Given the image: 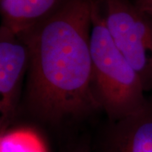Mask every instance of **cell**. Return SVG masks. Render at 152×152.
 <instances>
[{"label":"cell","mask_w":152,"mask_h":152,"mask_svg":"<svg viewBox=\"0 0 152 152\" xmlns=\"http://www.w3.org/2000/svg\"><path fill=\"white\" fill-rule=\"evenodd\" d=\"M90 2L93 89L100 108L113 122L140 111L148 101L140 76L110 34L105 18L104 0Z\"/></svg>","instance_id":"7a4b0ae2"},{"label":"cell","mask_w":152,"mask_h":152,"mask_svg":"<svg viewBox=\"0 0 152 152\" xmlns=\"http://www.w3.org/2000/svg\"><path fill=\"white\" fill-rule=\"evenodd\" d=\"M134 3L140 10L152 16V0H134Z\"/></svg>","instance_id":"52a82bcc"},{"label":"cell","mask_w":152,"mask_h":152,"mask_svg":"<svg viewBox=\"0 0 152 152\" xmlns=\"http://www.w3.org/2000/svg\"><path fill=\"white\" fill-rule=\"evenodd\" d=\"M107 26L113 42L141 80L152 90V16L129 0H104Z\"/></svg>","instance_id":"3957f363"},{"label":"cell","mask_w":152,"mask_h":152,"mask_svg":"<svg viewBox=\"0 0 152 152\" xmlns=\"http://www.w3.org/2000/svg\"><path fill=\"white\" fill-rule=\"evenodd\" d=\"M66 0H1L2 26L21 35L53 15Z\"/></svg>","instance_id":"8992f818"},{"label":"cell","mask_w":152,"mask_h":152,"mask_svg":"<svg viewBox=\"0 0 152 152\" xmlns=\"http://www.w3.org/2000/svg\"><path fill=\"white\" fill-rule=\"evenodd\" d=\"M74 152H89L87 151L86 149H79V150H76Z\"/></svg>","instance_id":"ba28073f"},{"label":"cell","mask_w":152,"mask_h":152,"mask_svg":"<svg viewBox=\"0 0 152 152\" xmlns=\"http://www.w3.org/2000/svg\"><path fill=\"white\" fill-rule=\"evenodd\" d=\"M90 0H66L43 21L19 35L29 50L26 105L58 124L100 108L93 89Z\"/></svg>","instance_id":"6da1fadb"},{"label":"cell","mask_w":152,"mask_h":152,"mask_svg":"<svg viewBox=\"0 0 152 152\" xmlns=\"http://www.w3.org/2000/svg\"><path fill=\"white\" fill-rule=\"evenodd\" d=\"M29 67V50L18 35L0 27V127L2 133L15 117L23 79Z\"/></svg>","instance_id":"277c9868"},{"label":"cell","mask_w":152,"mask_h":152,"mask_svg":"<svg viewBox=\"0 0 152 152\" xmlns=\"http://www.w3.org/2000/svg\"><path fill=\"white\" fill-rule=\"evenodd\" d=\"M103 152H152V103L132 115L113 121Z\"/></svg>","instance_id":"5b68a950"}]
</instances>
